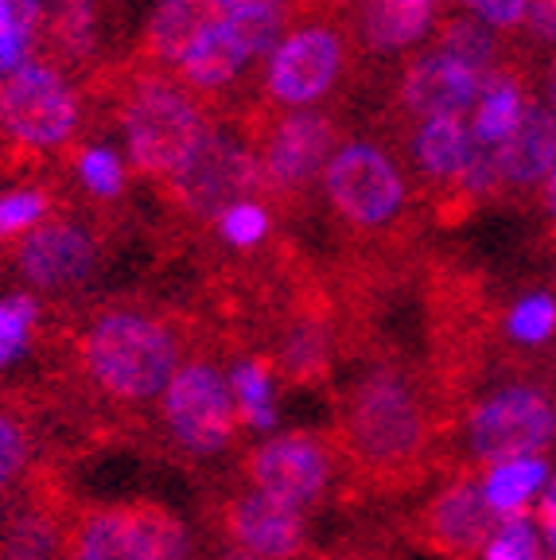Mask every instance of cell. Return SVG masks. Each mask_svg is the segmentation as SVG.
<instances>
[{
    "label": "cell",
    "instance_id": "cell-31",
    "mask_svg": "<svg viewBox=\"0 0 556 560\" xmlns=\"http://www.w3.org/2000/svg\"><path fill=\"white\" fill-rule=\"evenodd\" d=\"M218 230H222V242L234 245V249H253L269 237V214L257 202L238 199L218 214Z\"/></svg>",
    "mask_w": 556,
    "mask_h": 560
},
{
    "label": "cell",
    "instance_id": "cell-4",
    "mask_svg": "<svg viewBox=\"0 0 556 560\" xmlns=\"http://www.w3.org/2000/svg\"><path fill=\"white\" fill-rule=\"evenodd\" d=\"M227 342L199 339L167 382L157 412L148 420V452L172 464H210L238 452L242 444V417H238L230 370L222 366Z\"/></svg>",
    "mask_w": 556,
    "mask_h": 560
},
{
    "label": "cell",
    "instance_id": "cell-1",
    "mask_svg": "<svg viewBox=\"0 0 556 560\" xmlns=\"http://www.w3.org/2000/svg\"><path fill=\"white\" fill-rule=\"evenodd\" d=\"M195 342L199 331L183 315L137 304L97 307L55 359L44 389L47 417L62 420L79 447H144L148 420Z\"/></svg>",
    "mask_w": 556,
    "mask_h": 560
},
{
    "label": "cell",
    "instance_id": "cell-23",
    "mask_svg": "<svg viewBox=\"0 0 556 560\" xmlns=\"http://www.w3.org/2000/svg\"><path fill=\"white\" fill-rule=\"evenodd\" d=\"M413 152H417V164L428 179H436V184H455L460 167L467 164L471 129L463 125L460 114L425 117V125L417 129V140H413Z\"/></svg>",
    "mask_w": 556,
    "mask_h": 560
},
{
    "label": "cell",
    "instance_id": "cell-13",
    "mask_svg": "<svg viewBox=\"0 0 556 560\" xmlns=\"http://www.w3.org/2000/svg\"><path fill=\"white\" fill-rule=\"evenodd\" d=\"M257 184H262V167L253 164L250 149L227 132L210 129L199 140V149L187 156V164L167 175L172 195L195 219H218L230 202L245 199Z\"/></svg>",
    "mask_w": 556,
    "mask_h": 560
},
{
    "label": "cell",
    "instance_id": "cell-36",
    "mask_svg": "<svg viewBox=\"0 0 556 560\" xmlns=\"http://www.w3.org/2000/svg\"><path fill=\"white\" fill-rule=\"evenodd\" d=\"M537 522L545 529V541H548V560H556V475L545 482V494L537 502Z\"/></svg>",
    "mask_w": 556,
    "mask_h": 560
},
{
    "label": "cell",
    "instance_id": "cell-6",
    "mask_svg": "<svg viewBox=\"0 0 556 560\" xmlns=\"http://www.w3.org/2000/svg\"><path fill=\"white\" fill-rule=\"evenodd\" d=\"M202 522L227 560H312L308 514L269 499L242 475L207 490Z\"/></svg>",
    "mask_w": 556,
    "mask_h": 560
},
{
    "label": "cell",
    "instance_id": "cell-28",
    "mask_svg": "<svg viewBox=\"0 0 556 560\" xmlns=\"http://www.w3.org/2000/svg\"><path fill=\"white\" fill-rule=\"evenodd\" d=\"M502 327L518 347H541V342H548L556 331V300L548 296V292L522 296L510 307V315L502 319Z\"/></svg>",
    "mask_w": 556,
    "mask_h": 560
},
{
    "label": "cell",
    "instance_id": "cell-9",
    "mask_svg": "<svg viewBox=\"0 0 556 560\" xmlns=\"http://www.w3.org/2000/svg\"><path fill=\"white\" fill-rule=\"evenodd\" d=\"M495 529L498 514L487 502L483 475L448 471L440 487L397 522V541L417 545L440 560H478Z\"/></svg>",
    "mask_w": 556,
    "mask_h": 560
},
{
    "label": "cell",
    "instance_id": "cell-14",
    "mask_svg": "<svg viewBox=\"0 0 556 560\" xmlns=\"http://www.w3.org/2000/svg\"><path fill=\"white\" fill-rule=\"evenodd\" d=\"M343 70V35L327 24L296 27L273 47L265 86L277 105H312Z\"/></svg>",
    "mask_w": 556,
    "mask_h": 560
},
{
    "label": "cell",
    "instance_id": "cell-18",
    "mask_svg": "<svg viewBox=\"0 0 556 560\" xmlns=\"http://www.w3.org/2000/svg\"><path fill=\"white\" fill-rule=\"evenodd\" d=\"M44 394L32 389H0V494H9L27 467L44 455L47 424Z\"/></svg>",
    "mask_w": 556,
    "mask_h": 560
},
{
    "label": "cell",
    "instance_id": "cell-43",
    "mask_svg": "<svg viewBox=\"0 0 556 560\" xmlns=\"http://www.w3.org/2000/svg\"><path fill=\"white\" fill-rule=\"evenodd\" d=\"M67 4H70V0H67Z\"/></svg>",
    "mask_w": 556,
    "mask_h": 560
},
{
    "label": "cell",
    "instance_id": "cell-7",
    "mask_svg": "<svg viewBox=\"0 0 556 560\" xmlns=\"http://www.w3.org/2000/svg\"><path fill=\"white\" fill-rule=\"evenodd\" d=\"M238 475L300 514H315L327 502L343 506L347 499L343 459L331 429H292L245 447L238 455Z\"/></svg>",
    "mask_w": 556,
    "mask_h": 560
},
{
    "label": "cell",
    "instance_id": "cell-3",
    "mask_svg": "<svg viewBox=\"0 0 556 560\" xmlns=\"http://www.w3.org/2000/svg\"><path fill=\"white\" fill-rule=\"evenodd\" d=\"M452 471H487L506 459L545 455L556 444V394L530 362L502 359L467 389Z\"/></svg>",
    "mask_w": 556,
    "mask_h": 560
},
{
    "label": "cell",
    "instance_id": "cell-10",
    "mask_svg": "<svg viewBox=\"0 0 556 560\" xmlns=\"http://www.w3.org/2000/svg\"><path fill=\"white\" fill-rule=\"evenodd\" d=\"M125 140L132 164L144 175H172L207 137L199 105L164 79H144L125 102Z\"/></svg>",
    "mask_w": 556,
    "mask_h": 560
},
{
    "label": "cell",
    "instance_id": "cell-26",
    "mask_svg": "<svg viewBox=\"0 0 556 560\" xmlns=\"http://www.w3.org/2000/svg\"><path fill=\"white\" fill-rule=\"evenodd\" d=\"M471 109H475V121H471V140H475V144H483V149L498 152V144L510 137L513 125L522 121L525 97H522V90H518V82L495 74V79L483 82V90H478V97H475V105H471Z\"/></svg>",
    "mask_w": 556,
    "mask_h": 560
},
{
    "label": "cell",
    "instance_id": "cell-20",
    "mask_svg": "<svg viewBox=\"0 0 556 560\" xmlns=\"http://www.w3.org/2000/svg\"><path fill=\"white\" fill-rule=\"evenodd\" d=\"M250 62V51L242 47L234 32H230L227 16L218 12V20L207 27V32L187 47L175 67H179V79L195 90H222L242 74V67Z\"/></svg>",
    "mask_w": 556,
    "mask_h": 560
},
{
    "label": "cell",
    "instance_id": "cell-2",
    "mask_svg": "<svg viewBox=\"0 0 556 560\" xmlns=\"http://www.w3.org/2000/svg\"><path fill=\"white\" fill-rule=\"evenodd\" d=\"M331 436L343 459V506H385L440 479L455 464V424L428 366L378 354L347 385L331 389Z\"/></svg>",
    "mask_w": 556,
    "mask_h": 560
},
{
    "label": "cell",
    "instance_id": "cell-29",
    "mask_svg": "<svg viewBox=\"0 0 556 560\" xmlns=\"http://www.w3.org/2000/svg\"><path fill=\"white\" fill-rule=\"evenodd\" d=\"M436 39H440V51L471 62V67L483 70V74H487V70L495 67V59H498L495 35H490L483 24H475V20H448Z\"/></svg>",
    "mask_w": 556,
    "mask_h": 560
},
{
    "label": "cell",
    "instance_id": "cell-39",
    "mask_svg": "<svg viewBox=\"0 0 556 560\" xmlns=\"http://www.w3.org/2000/svg\"><path fill=\"white\" fill-rule=\"evenodd\" d=\"M548 214H553V222H556V172L548 175Z\"/></svg>",
    "mask_w": 556,
    "mask_h": 560
},
{
    "label": "cell",
    "instance_id": "cell-17",
    "mask_svg": "<svg viewBox=\"0 0 556 560\" xmlns=\"http://www.w3.org/2000/svg\"><path fill=\"white\" fill-rule=\"evenodd\" d=\"M487 74L475 70L471 62L455 59V55L440 51L417 59L405 74V86H401V102L409 105L417 117H436V114H467L475 105L478 90H483Z\"/></svg>",
    "mask_w": 556,
    "mask_h": 560
},
{
    "label": "cell",
    "instance_id": "cell-38",
    "mask_svg": "<svg viewBox=\"0 0 556 560\" xmlns=\"http://www.w3.org/2000/svg\"><path fill=\"white\" fill-rule=\"evenodd\" d=\"M218 9H222V12H234V9H288V0H218Z\"/></svg>",
    "mask_w": 556,
    "mask_h": 560
},
{
    "label": "cell",
    "instance_id": "cell-42",
    "mask_svg": "<svg viewBox=\"0 0 556 560\" xmlns=\"http://www.w3.org/2000/svg\"><path fill=\"white\" fill-rule=\"evenodd\" d=\"M0 125H4V117H0Z\"/></svg>",
    "mask_w": 556,
    "mask_h": 560
},
{
    "label": "cell",
    "instance_id": "cell-22",
    "mask_svg": "<svg viewBox=\"0 0 556 560\" xmlns=\"http://www.w3.org/2000/svg\"><path fill=\"white\" fill-rule=\"evenodd\" d=\"M230 385H234L242 429H273V420H277V366H273L269 350H245L230 366Z\"/></svg>",
    "mask_w": 556,
    "mask_h": 560
},
{
    "label": "cell",
    "instance_id": "cell-27",
    "mask_svg": "<svg viewBox=\"0 0 556 560\" xmlns=\"http://www.w3.org/2000/svg\"><path fill=\"white\" fill-rule=\"evenodd\" d=\"M39 327V304L27 292L0 300V370H9L12 362H20L27 354Z\"/></svg>",
    "mask_w": 556,
    "mask_h": 560
},
{
    "label": "cell",
    "instance_id": "cell-40",
    "mask_svg": "<svg viewBox=\"0 0 556 560\" xmlns=\"http://www.w3.org/2000/svg\"><path fill=\"white\" fill-rule=\"evenodd\" d=\"M548 94H553V114H556V59H553V74H548Z\"/></svg>",
    "mask_w": 556,
    "mask_h": 560
},
{
    "label": "cell",
    "instance_id": "cell-16",
    "mask_svg": "<svg viewBox=\"0 0 556 560\" xmlns=\"http://www.w3.org/2000/svg\"><path fill=\"white\" fill-rule=\"evenodd\" d=\"M335 129L320 114H292L273 125L265 140L262 184L273 191H300V187L331 160Z\"/></svg>",
    "mask_w": 556,
    "mask_h": 560
},
{
    "label": "cell",
    "instance_id": "cell-37",
    "mask_svg": "<svg viewBox=\"0 0 556 560\" xmlns=\"http://www.w3.org/2000/svg\"><path fill=\"white\" fill-rule=\"evenodd\" d=\"M525 16H530L537 39H556V0H530Z\"/></svg>",
    "mask_w": 556,
    "mask_h": 560
},
{
    "label": "cell",
    "instance_id": "cell-35",
    "mask_svg": "<svg viewBox=\"0 0 556 560\" xmlns=\"http://www.w3.org/2000/svg\"><path fill=\"white\" fill-rule=\"evenodd\" d=\"M478 20H487L490 27H513L525 20L530 0H463Z\"/></svg>",
    "mask_w": 556,
    "mask_h": 560
},
{
    "label": "cell",
    "instance_id": "cell-21",
    "mask_svg": "<svg viewBox=\"0 0 556 560\" xmlns=\"http://www.w3.org/2000/svg\"><path fill=\"white\" fill-rule=\"evenodd\" d=\"M218 0H160L148 20V51L160 62H179L187 47L218 20Z\"/></svg>",
    "mask_w": 556,
    "mask_h": 560
},
{
    "label": "cell",
    "instance_id": "cell-12",
    "mask_svg": "<svg viewBox=\"0 0 556 560\" xmlns=\"http://www.w3.org/2000/svg\"><path fill=\"white\" fill-rule=\"evenodd\" d=\"M0 117L12 140L27 149H55L79 125V102L51 62L24 59L0 82Z\"/></svg>",
    "mask_w": 556,
    "mask_h": 560
},
{
    "label": "cell",
    "instance_id": "cell-34",
    "mask_svg": "<svg viewBox=\"0 0 556 560\" xmlns=\"http://www.w3.org/2000/svg\"><path fill=\"white\" fill-rule=\"evenodd\" d=\"M390 541H397V537L370 534L350 545H335V549H327V552H312V560H393Z\"/></svg>",
    "mask_w": 556,
    "mask_h": 560
},
{
    "label": "cell",
    "instance_id": "cell-19",
    "mask_svg": "<svg viewBox=\"0 0 556 560\" xmlns=\"http://www.w3.org/2000/svg\"><path fill=\"white\" fill-rule=\"evenodd\" d=\"M556 172V114L525 105L522 121L498 144V179L510 187H537Z\"/></svg>",
    "mask_w": 556,
    "mask_h": 560
},
{
    "label": "cell",
    "instance_id": "cell-5",
    "mask_svg": "<svg viewBox=\"0 0 556 560\" xmlns=\"http://www.w3.org/2000/svg\"><path fill=\"white\" fill-rule=\"evenodd\" d=\"M62 560H202L175 510L157 499L79 502Z\"/></svg>",
    "mask_w": 556,
    "mask_h": 560
},
{
    "label": "cell",
    "instance_id": "cell-30",
    "mask_svg": "<svg viewBox=\"0 0 556 560\" xmlns=\"http://www.w3.org/2000/svg\"><path fill=\"white\" fill-rule=\"evenodd\" d=\"M483 560H545L541 541H537V529H533L530 517H525V514L502 517V525L490 534Z\"/></svg>",
    "mask_w": 556,
    "mask_h": 560
},
{
    "label": "cell",
    "instance_id": "cell-41",
    "mask_svg": "<svg viewBox=\"0 0 556 560\" xmlns=\"http://www.w3.org/2000/svg\"><path fill=\"white\" fill-rule=\"evenodd\" d=\"M417 4H436V0H417Z\"/></svg>",
    "mask_w": 556,
    "mask_h": 560
},
{
    "label": "cell",
    "instance_id": "cell-32",
    "mask_svg": "<svg viewBox=\"0 0 556 560\" xmlns=\"http://www.w3.org/2000/svg\"><path fill=\"white\" fill-rule=\"evenodd\" d=\"M47 214V195L24 187V191H4L0 195V242L27 234L32 226H39Z\"/></svg>",
    "mask_w": 556,
    "mask_h": 560
},
{
    "label": "cell",
    "instance_id": "cell-25",
    "mask_svg": "<svg viewBox=\"0 0 556 560\" xmlns=\"http://www.w3.org/2000/svg\"><path fill=\"white\" fill-rule=\"evenodd\" d=\"M548 482V464L541 455L530 459H506L483 471V490L498 517H518L530 510V499Z\"/></svg>",
    "mask_w": 556,
    "mask_h": 560
},
{
    "label": "cell",
    "instance_id": "cell-11",
    "mask_svg": "<svg viewBox=\"0 0 556 560\" xmlns=\"http://www.w3.org/2000/svg\"><path fill=\"white\" fill-rule=\"evenodd\" d=\"M323 191H327L331 210L358 234L393 230L409 202L401 167L378 144H366V140L331 152V160L323 164Z\"/></svg>",
    "mask_w": 556,
    "mask_h": 560
},
{
    "label": "cell",
    "instance_id": "cell-33",
    "mask_svg": "<svg viewBox=\"0 0 556 560\" xmlns=\"http://www.w3.org/2000/svg\"><path fill=\"white\" fill-rule=\"evenodd\" d=\"M79 172H82V179H86L90 191L102 195V199H114V195H121V187H125V164L117 160V152H109V149H90V152H82Z\"/></svg>",
    "mask_w": 556,
    "mask_h": 560
},
{
    "label": "cell",
    "instance_id": "cell-15",
    "mask_svg": "<svg viewBox=\"0 0 556 560\" xmlns=\"http://www.w3.org/2000/svg\"><path fill=\"white\" fill-rule=\"evenodd\" d=\"M97 257H102V245L79 222H39L27 230L16 249L20 277L47 296L82 289L94 277Z\"/></svg>",
    "mask_w": 556,
    "mask_h": 560
},
{
    "label": "cell",
    "instance_id": "cell-24",
    "mask_svg": "<svg viewBox=\"0 0 556 560\" xmlns=\"http://www.w3.org/2000/svg\"><path fill=\"white\" fill-rule=\"evenodd\" d=\"M432 27V4L417 0H370L362 12V35L374 51H401Z\"/></svg>",
    "mask_w": 556,
    "mask_h": 560
},
{
    "label": "cell",
    "instance_id": "cell-8",
    "mask_svg": "<svg viewBox=\"0 0 556 560\" xmlns=\"http://www.w3.org/2000/svg\"><path fill=\"white\" fill-rule=\"evenodd\" d=\"M79 514L67 452H44L27 475L0 494V560H62Z\"/></svg>",
    "mask_w": 556,
    "mask_h": 560
}]
</instances>
